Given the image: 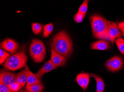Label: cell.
<instances>
[{
	"mask_svg": "<svg viewBox=\"0 0 124 92\" xmlns=\"http://www.w3.org/2000/svg\"><path fill=\"white\" fill-rule=\"evenodd\" d=\"M0 92H12L9 86L3 84H0Z\"/></svg>",
	"mask_w": 124,
	"mask_h": 92,
	"instance_id": "cell-24",
	"label": "cell"
},
{
	"mask_svg": "<svg viewBox=\"0 0 124 92\" xmlns=\"http://www.w3.org/2000/svg\"><path fill=\"white\" fill-rule=\"evenodd\" d=\"M1 47L3 49L12 54L18 50L19 45L14 40L8 38L5 40L1 43Z\"/></svg>",
	"mask_w": 124,
	"mask_h": 92,
	"instance_id": "cell-7",
	"label": "cell"
},
{
	"mask_svg": "<svg viewBox=\"0 0 124 92\" xmlns=\"http://www.w3.org/2000/svg\"><path fill=\"white\" fill-rule=\"evenodd\" d=\"M10 54L5 51L0 49V64L2 65L3 62L8 59Z\"/></svg>",
	"mask_w": 124,
	"mask_h": 92,
	"instance_id": "cell-21",
	"label": "cell"
},
{
	"mask_svg": "<svg viewBox=\"0 0 124 92\" xmlns=\"http://www.w3.org/2000/svg\"><path fill=\"white\" fill-rule=\"evenodd\" d=\"M32 30L35 35L41 34L43 30V25L38 23H33L32 24Z\"/></svg>",
	"mask_w": 124,
	"mask_h": 92,
	"instance_id": "cell-18",
	"label": "cell"
},
{
	"mask_svg": "<svg viewBox=\"0 0 124 92\" xmlns=\"http://www.w3.org/2000/svg\"><path fill=\"white\" fill-rule=\"evenodd\" d=\"M115 43L120 51L124 55V39L119 37L116 39Z\"/></svg>",
	"mask_w": 124,
	"mask_h": 92,
	"instance_id": "cell-19",
	"label": "cell"
},
{
	"mask_svg": "<svg viewBox=\"0 0 124 92\" xmlns=\"http://www.w3.org/2000/svg\"><path fill=\"white\" fill-rule=\"evenodd\" d=\"M20 92H29V91H27V90H26L24 91H21Z\"/></svg>",
	"mask_w": 124,
	"mask_h": 92,
	"instance_id": "cell-27",
	"label": "cell"
},
{
	"mask_svg": "<svg viewBox=\"0 0 124 92\" xmlns=\"http://www.w3.org/2000/svg\"><path fill=\"white\" fill-rule=\"evenodd\" d=\"M37 83H42L41 80L38 79L36 74H33L29 69L28 70V78L26 87Z\"/></svg>",
	"mask_w": 124,
	"mask_h": 92,
	"instance_id": "cell-14",
	"label": "cell"
},
{
	"mask_svg": "<svg viewBox=\"0 0 124 92\" xmlns=\"http://www.w3.org/2000/svg\"><path fill=\"white\" fill-rule=\"evenodd\" d=\"M58 67V66L55 65L51 60H49L43 65L35 74L38 79H40L45 74Z\"/></svg>",
	"mask_w": 124,
	"mask_h": 92,
	"instance_id": "cell-8",
	"label": "cell"
},
{
	"mask_svg": "<svg viewBox=\"0 0 124 92\" xmlns=\"http://www.w3.org/2000/svg\"><path fill=\"white\" fill-rule=\"evenodd\" d=\"M119 29L122 31L123 36L124 37V22H120L118 24Z\"/></svg>",
	"mask_w": 124,
	"mask_h": 92,
	"instance_id": "cell-25",
	"label": "cell"
},
{
	"mask_svg": "<svg viewBox=\"0 0 124 92\" xmlns=\"http://www.w3.org/2000/svg\"><path fill=\"white\" fill-rule=\"evenodd\" d=\"M30 53L35 62L39 63L43 61L46 55V47L43 42L39 39H33L30 46Z\"/></svg>",
	"mask_w": 124,
	"mask_h": 92,
	"instance_id": "cell-4",
	"label": "cell"
},
{
	"mask_svg": "<svg viewBox=\"0 0 124 92\" xmlns=\"http://www.w3.org/2000/svg\"><path fill=\"white\" fill-rule=\"evenodd\" d=\"M53 63L57 66H63L67 63V60L64 56L58 54L52 48L51 50V59Z\"/></svg>",
	"mask_w": 124,
	"mask_h": 92,
	"instance_id": "cell-9",
	"label": "cell"
},
{
	"mask_svg": "<svg viewBox=\"0 0 124 92\" xmlns=\"http://www.w3.org/2000/svg\"><path fill=\"white\" fill-rule=\"evenodd\" d=\"M44 86L42 84H35L25 87V89L29 92H42Z\"/></svg>",
	"mask_w": 124,
	"mask_h": 92,
	"instance_id": "cell-16",
	"label": "cell"
},
{
	"mask_svg": "<svg viewBox=\"0 0 124 92\" xmlns=\"http://www.w3.org/2000/svg\"><path fill=\"white\" fill-rule=\"evenodd\" d=\"M108 34L111 43L114 44L116 39L122 36V34L120 31L118 25L115 22L107 21Z\"/></svg>",
	"mask_w": 124,
	"mask_h": 92,
	"instance_id": "cell-5",
	"label": "cell"
},
{
	"mask_svg": "<svg viewBox=\"0 0 124 92\" xmlns=\"http://www.w3.org/2000/svg\"><path fill=\"white\" fill-rule=\"evenodd\" d=\"M85 15L78 12L74 17V19L76 22L77 23H81L84 17H85Z\"/></svg>",
	"mask_w": 124,
	"mask_h": 92,
	"instance_id": "cell-23",
	"label": "cell"
},
{
	"mask_svg": "<svg viewBox=\"0 0 124 92\" xmlns=\"http://www.w3.org/2000/svg\"><path fill=\"white\" fill-rule=\"evenodd\" d=\"M89 2L87 0H85L79 8L78 12H80L84 15H86L88 9V4Z\"/></svg>",
	"mask_w": 124,
	"mask_h": 92,
	"instance_id": "cell-20",
	"label": "cell"
},
{
	"mask_svg": "<svg viewBox=\"0 0 124 92\" xmlns=\"http://www.w3.org/2000/svg\"><path fill=\"white\" fill-rule=\"evenodd\" d=\"M52 48L59 54L69 59L72 52V43L67 32L62 30L54 36Z\"/></svg>",
	"mask_w": 124,
	"mask_h": 92,
	"instance_id": "cell-1",
	"label": "cell"
},
{
	"mask_svg": "<svg viewBox=\"0 0 124 92\" xmlns=\"http://www.w3.org/2000/svg\"><path fill=\"white\" fill-rule=\"evenodd\" d=\"M91 48L93 49L106 50L109 49V44L104 40L99 41L93 43L91 45Z\"/></svg>",
	"mask_w": 124,
	"mask_h": 92,
	"instance_id": "cell-13",
	"label": "cell"
},
{
	"mask_svg": "<svg viewBox=\"0 0 124 92\" xmlns=\"http://www.w3.org/2000/svg\"><path fill=\"white\" fill-rule=\"evenodd\" d=\"M53 25L52 23L45 25L44 26L43 37L44 38L48 37L53 30Z\"/></svg>",
	"mask_w": 124,
	"mask_h": 92,
	"instance_id": "cell-17",
	"label": "cell"
},
{
	"mask_svg": "<svg viewBox=\"0 0 124 92\" xmlns=\"http://www.w3.org/2000/svg\"><path fill=\"white\" fill-rule=\"evenodd\" d=\"M29 67L26 65L24 69L22 70L16 76V81L20 84L22 88L27 83L28 78V70Z\"/></svg>",
	"mask_w": 124,
	"mask_h": 92,
	"instance_id": "cell-11",
	"label": "cell"
},
{
	"mask_svg": "<svg viewBox=\"0 0 124 92\" xmlns=\"http://www.w3.org/2000/svg\"><path fill=\"white\" fill-rule=\"evenodd\" d=\"M111 64H112V60L110 58L106 61V67L108 70L110 69L111 67Z\"/></svg>",
	"mask_w": 124,
	"mask_h": 92,
	"instance_id": "cell-26",
	"label": "cell"
},
{
	"mask_svg": "<svg viewBox=\"0 0 124 92\" xmlns=\"http://www.w3.org/2000/svg\"><path fill=\"white\" fill-rule=\"evenodd\" d=\"M77 81L79 85L85 91L88 87L90 81V75L88 73H80L77 75Z\"/></svg>",
	"mask_w": 124,
	"mask_h": 92,
	"instance_id": "cell-10",
	"label": "cell"
},
{
	"mask_svg": "<svg viewBox=\"0 0 124 92\" xmlns=\"http://www.w3.org/2000/svg\"><path fill=\"white\" fill-rule=\"evenodd\" d=\"M10 88L12 90V92H17L19 90L22 89L21 86L19 83L15 82L9 86Z\"/></svg>",
	"mask_w": 124,
	"mask_h": 92,
	"instance_id": "cell-22",
	"label": "cell"
},
{
	"mask_svg": "<svg viewBox=\"0 0 124 92\" xmlns=\"http://www.w3.org/2000/svg\"><path fill=\"white\" fill-rule=\"evenodd\" d=\"M91 77L94 78L96 82L97 89L96 92H103L104 91L105 84L104 82L100 76L91 73L90 74Z\"/></svg>",
	"mask_w": 124,
	"mask_h": 92,
	"instance_id": "cell-15",
	"label": "cell"
},
{
	"mask_svg": "<svg viewBox=\"0 0 124 92\" xmlns=\"http://www.w3.org/2000/svg\"><path fill=\"white\" fill-rule=\"evenodd\" d=\"M90 22L95 38L107 41L110 40L108 23L106 18L99 15H93L90 18Z\"/></svg>",
	"mask_w": 124,
	"mask_h": 92,
	"instance_id": "cell-2",
	"label": "cell"
},
{
	"mask_svg": "<svg viewBox=\"0 0 124 92\" xmlns=\"http://www.w3.org/2000/svg\"><path fill=\"white\" fill-rule=\"evenodd\" d=\"M25 46L17 53L13 55L6 60L3 65L5 68L14 71L25 67L28 61Z\"/></svg>",
	"mask_w": 124,
	"mask_h": 92,
	"instance_id": "cell-3",
	"label": "cell"
},
{
	"mask_svg": "<svg viewBox=\"0 0 124 92\" xmlns=\"http://www.w3.org/2000/svg\"><path fill=\"white\" fill-rule=\"evenodd\" d=\"M16 76L15 74L2 70L0 73V83L9 86L16 82Z\"/></svg>",
	"mask_w": 124,
	"mask_h": 92,
	"instance_id": "cell-6",
	"label": "cell"
},
{
	"mask_svg": "<svg viewBox=\"0 0 124 92\" xmlns=\"http://www.w3.org/2000/svg\"><path fill=\"white\" fill-rule=\"evenodd\" d=\"M112 64L109 71L112 72H117L122 68L123 66V60L119 56H114L111 57Z\"/></svg>",
	"mask_w": 124,
	"mask_h": 92,
	"instance_id": "cell-12",
	"label": "cell"
}]
</instances>
